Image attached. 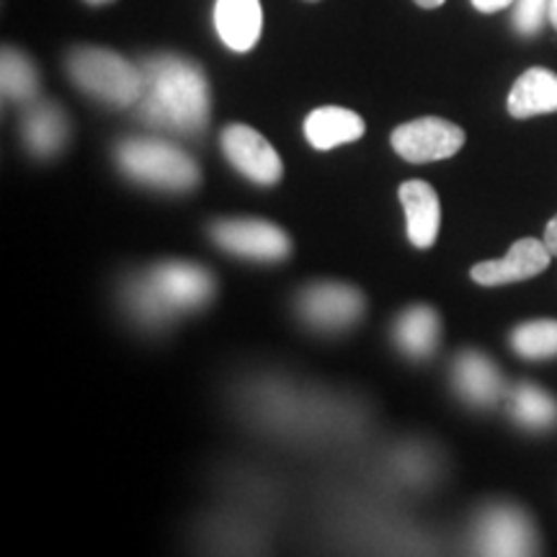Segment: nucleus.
Returning a JSON list of instances; mask_svg holds the SVG:
<instances>
[{"label": "nucleus", "mask_w": 557, "mask_h": 557, "mask_svg": "<svg viewBox=\"0 0 557 557\" xmlns=\"http://www.w3.org/2000/svg\"><path fill=\"white\" fill-rule=\"evenodd\" d=\"M478 545L483 555H532L537 537L524 511L513 506H496L480 519Z\"/></svg>", "instance_id": "obj_9"}, {"label": "nucleus", "mask_w": 557, "mask_h": 557, "mask_svg": "<svg viewBox=\"0 0 557 557\" xmlns=\"http://www.w3.org/2000/svg\"><path fill=\"white\" fill-rule=\"evenodd\" d=\"M545 246L549 248V253L557 256V214L547 222L545 227Z\"/></svg>", "instance_id": "obj_23"}, {"label": "nucleus", "mask_w": 557, "mask_h": 557, "mask_svg": "<svg viewBox=\"0 0 557 557\" xmlns=\"http://www.w3.org/2000/svg\"><path fill=\"white\" fill-rule=\"evenodd\" d=\"M455 382L459 395L472 406H493L504 393V380L491 359L478 351H465L457 357Z\"/></svg>", "instance_id": "obj_16"}, {"label": "nucleus", "mask_w": 557, "mask_h": 557, "mask_svg": "<svg viewBox=\"0 0 557 557\" xmlns=\"http://www.w3.org/2000/svg\"><path fill=\"white\" fill-rule=\"evenodd\" d=\"M438 336H442V320L426 305H413L395 323V341L410 359L431 357L438 346Z\"/></svg>", "instance_id": "obj_17"}, {"label": "nucleus", "mask_w": 557, "mask_h": 557, "mask_svg": "<svg viewBox=\"0 0 557 557\" xmlns=\"http://www.w3.org/2000/svg\"><path fill=\"white\" fill-rule=\"evenodd\" d=\"M209 233L222 250L250 261H282L292 250L289 235L267 220H220Z\"/></svg>", "instance_id": "obj_6"}, {"label": "nucleus", "mask_w": 557, "mask_h": 557, "mask_svg": "<svg viewBox=\"0 0 557 557\" xmlns=\"http://www.w3.org/2000/svg\"><path fill=\"white\" fill-rule=\"evenodd\" d=\"M400 205L406 209L408 240L416 248H431L438 238L442 227V205L434 186L426 181H406L398 191Z\"/></svg>", "instance_id": "obj_13"}, {"label": "nucleus", "mask_w": 557, "mask_h": 557, "mask_svg": "<svg viewBox=\"0 0 557 557\" xmlns=\"http://www.w3.org/2000/svg\"><path fill=\"white\" fill-rule=\"evenodd\" d=\"M511 346L524 359L557 357V320L540 318L517 325L511 333Z\"/></svg>", "instance_id": "obj_20"}, {"label": "nucleus", "mask_w": 557, "mask_h": 557, "mask_svg": "<svg viewBox=\"0 0 557 557\" xmlns=\"http://www.w3.org/2000/svg\"><path fill=\"white\" fill-rule=\"evenodd\" d=\"M214 29L233 52H250L263 34L261 0H214Z\"/></svg>", "instance_id": "obj_11"}, {"label": "nucleus", "mask_w": 557, "mask_h": 557, "mask_svg": "<svg viewBox=\"0 0 557 557\" xmlns=\"http://www.w3.org/2000/svg\"><path fill=\"white\" fill-rule=\"evenodd\" d=\"M21 137H24L26 150L37 158H54L67 145L70 122L58 103L34 101L24 111L21 120Z\"/></svg>", "instance_id": "obj_12"}, {"label": "nucleus", "mask_w": 557, "mask_h": 557, "mask_svg": "<svg viewBox=\"0 0 557 557\" xmlns=\"http://www.w3.org/2000/svg\"><path fill=\"white\" fill-rule=\"evenodd\" d=\"M393 148L408 163H434V160H447L465 148L462 127L451 124L442 116H421L408 124H400L393 132Z\"/></svg>", "instance_id": "obj_5"}, {"label": "nucleus", "mask_w": 557, "mask_h": 557, "mask_svg": "<svg viewBox=\"0 0 557 557\" xmlns=\"http://www.w3.org/2000/svg\"><path fill=\"white\" fill-rule=\"evenodd\" d=\"M0 86H3V99L11 103H26L37 99V65L16 47H5L3 54H0Z\"/></svg>", "instance_id": "obj_18"}, {"label": "nucleus", "mask_w": 557, "mask_h": 557, "mask_svg": "<svg viewBox=\"0 0 557 557\" xmlns=\"http://www.w3.org/2000/svg\"><path fill=\"white\" fill-rule=\"evenodd\" d=\"M470 3L475 5L480 13H498L508 9V5L517 3V0H470Z\"/></svg>", "instance_id": "obj_22"}, {"label": "nucleus", "mask_w": 557, "mask_h": 557, "mask_svg": "<svg viewBox=\"0 0 557 557\" xmlns=\"http://www.w3.org/2000/svg\"><path fill=\"white\" fill-rule=\"evenodd\" d=\"M65 67L70 81L83 94L94 96L107 107H137L143 96V70L124 60L120 52L103 50V47H75L67 52Z\"/></svg>", "instance_id": "obj_3"}, {"label": "nucleus", "mask_w": 557, "mask_h": 557, "mask_svg": "<svg viewBox=\"0 0 557 557\" xmlns=\"http://www.w3.org/2000/svg\"><path fill=\"white\" fill-rule=\"evenodd\" d=\"M549 248L540 238H519L504 259L475 263L470 269V276L483 287H504V284L527 282L542 274L549 267Z\"/></svg>", "instance_id": "obj_10"}, {"label": "nucleus", "mask_w": 557, "mask_h": 557, "mask_svg": "<svg viewBox=\"0 0 557 557\" xmlns=\"http://www.w3.org/2000/svg\"><path fill=\"white\" fill-rule=\"evenodd\" d=\"M222 150L230 163L238 169L243 176L253 181L259 186H274L282 181L284 163L278 152L271 148V143L261 132L246 124H230L222 129Z\"/></svg>", "instance_id": "obj_8"}, {"label": "nucleus", "mask_w": 557, "mask_h": 557, "mask_svg": "<svg viewBox=\"0 0 557 557\" xmlns=\"http://www.w3.org/2000/svg\"><path fill=\"white\" fill-rule=\"evenodd\" d=\"M88 5H109V3H114V0H86Z\"/></svg>", "instance_id": "obj_26"}, {"label": "nucleus", "mask_w": 557, "mask_h": 557, "mask_svg": "<svg viewBox=\"0 0 557 557\" xmlns=\"http://www.w3.org/2000/svg\"><path fill=\"white\" fill-rule=\"evenodd\" d=\"M114 158L132 181L160 191H191L201 178L199 165L184 150L160 137L122 139Z\"/></svg>", "instance_id": "obj_4"}, {"label": "nucleus", "mask_w": 557, "mask_h": 557, "mask_svg": "<svg viewBox=\"0 0 557 557\" xmlns=\"http://www.w3.org/2000/svg\"><path fill=\"white\" fill-rule=\"evenodd\" d=\"M308 3H318V0H308Z\"/></svg>", "instance_id": "obj_27"}, {"label": "nucleus", "mask_w": 557, "mask_h": 557, "mask_svg": "<svg viewBox=\"0 0 557 557\" xmlns=\"http://www.w3.org/2000/svg\"><path fill=\"white\" fill-rule=\"evenodd\" d=\"M367 124L357 111L344 107H320L305 120V137L315 150H333L338 145L364 137Z\"/></svg>", "instance_id": "obj_15"}, {"label": "nucleus", "mask_w": 557, "mask_h": 557, "mask_svg": "<svg viewBox=\"0 0 557 557\" xmlns=\"http://www.w3.org/2000/svg\"><path fill=\"white\" fill-rule=\"evenodd\" d=\"M549 24L557 29V0H549Z\"/></svg>", "instance_id": "obj_25"}, {"label": "nucleus", "mask_w": 557, "mask_h": 557, "mask_svg": "<svg viewBox=\"0 0 557 557\" xmlns=\"http://www.w3.org/2000/svg\"><path fill=\"white\" fill-rule=\"evenodd\" d=\"M508 114L513 120H532V116L555 114L557 111V73L547 67H529L513 83L508 94Z\"/></svg>", "instance_id": "obj_14"}, {"label": "nucleus", "mask_w": 557, "mask_h": 557, "mask_svg": "<svg viewBox=\"0 0 557 557\" xmlns=\"http://www.w3.org/2000/svg\"><path fill=\"white\" fill-rule=\"evenodd\" d=\"M513 418L527 429H549L557 423V403L537 385H519L511 393Z\"/></svg>", "instance_id": "obj_19"}, {"label": "nucleus", "mask_w": 557, "mask_h": 557, "mask_svg": "<svg viewBox=\"0 0 557 557\" xmlns=\"http://www.w3.org/2000/svg\"><path fill=\"white\" fill-rule=\"evenodd\" d=\"M297 310L318 331H344L364 312V295L338 282H318L299 292Z\"/></svg>", "instance_id": "obj_7"}, {"label": "nucleus", "mask_w": 557, "mask_h": 557, "mask_svg": "<svg viewBox=\"0 0 557 557\" xmlns=\"http://www.w3.org/2000/svg\"><path fill=\"white\" fill-rule=\"evenodd\" d=\"M214 295V278L205 267L189 261H163L148 274L132 278L127 305L148 325L169 323L184 310H197Z\"/></svg>", "instance_id": "obj_2"}, {"label": "nucleus", "mask_w": 557, "mask_h": 557, "mask_svg": "<svg viewBox=\"0 0 557 557\" xmlns=\"http://www.w3.org/2000/svg\"><path fill=\"white\" fill-rule=\"evenodd\" d=\"M143 96L137 116L173 135H199L209 122V83L197 62L181 54H152L143 65Z\"/></svg>", "instance_id": "obj_1"}, {"label": "nucleus", "mask_w": 557, "mask_h": 557, "mask_svg": "<svg viewBox=\"0 0 557 557\" xmlns=\"http://www.w3.org/2000/svg\"><path fill=\"white\" fill-rule=\"evenodd\" d=\"M549 18V0H517L513 3V29L521 37H537Z\"/></svg>", "instance_id": "obj_21"}, {"label": "nucleus", "mask_w": 557, "mask_h": 557, "mask_svg": "<svg viewBox=\"0 0 557 557\" xmlns=\"http://www.w3.org/2000/svg\"><path fill=\"white\" fill-rule=\"evenodd\" d=\"M416 5H421V9H438V5H444L447 3V0H413Z\"/></svg>", "instance_id": "obj_24"}]
</instances>
